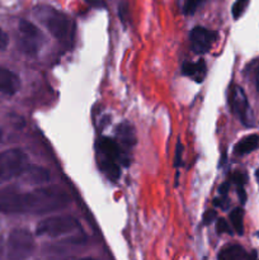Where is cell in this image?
Segmentation results:
<instances>
[{"mask_svg":"<svg viewBox=\"0 0 259 260\" xmlns=\"http://www.w3.org/2000/svg\"><path fill=\"white\" fill-rule=\"evenodd\" d=\"M69 203V196L56 187L27 193L0 189V212L3 213H47L62 210Z\"/></svg>","mask_w":259,"mask_h":260,"instance_id":"1","label":"cell"},{"mask_svg":"<svg viewBox=\"0 0 259 260\" xmlns=\"http://www.w3.org/2000/svg\"><path fill=\"white\" fill-rule=\"evenodd\" d=\"M37 13L56 40L63 43H68L71 40L74 25L68 15L50 7L38 8Z\"/></svg>","mask_w":259,"mask_h":260,"instance_id":"2","label":"cell"},{"mask_svg":"<svg viewBox=\"0 0 259 260\" xmlns=\"http://www.w3.org/2000/svg\"><path fill=\"white\" fill-rule=\"evenodd\" d=\"M35 239L29 231L17 229L8 239V260H27L35 251Z\"/></svg>","mask_w":259,"mask_h":260,"instance_id":"3","label":"cell"},{"mask_svg":"<svg viewBox=\"0 0 259 260\" xmlns=\"http://www.w3.org/2000/svg\"><path fill=\"white\" fill-rule=\"evenodd\" d=\"M28 168V156L18 149L0 152V182L22 175Z\"/></svg>","mask_w":259,"mask_h":260,"instance_id":"4","label":"cell"},{"mask_svg":"<svg viewBox=\"0 0 259 260\" xmlns=\"http://www.w3.org/2000/svg\"><path fill=\"white\" fill-rule=\"evenodd\" d=\"M79 228L76 218L71 216H52V217L45 218L37 225L38 236H48V238H58V236L66 235Z\"/></svg>","mask_w":259,"mask_h":260,"instance_id":"5","label":"cell"},{"mask_svg":"<svg viewBox=\"0 0 259 260\" xmlns=\"http://www.w3.org/2000/svg\"><path fill=\"white\" fill-rule=\"evenodd\" d=\"M230 104L233 111L235 112V114H238L240 121L245 126H253V117H251L250 106H249V102L245 93H244V90L240 86H234V89L231 90Z\"/></svg>","mask_w":259,"mask_h":260,"instance_id":"6","label":"cell"},{"mask_svg":"<svg viewBox=\"0 0 259 260\" xmlns=\"http://www.w3.org/2000/svg\"><path fill=\"white\" fill-rule=\"evenodd\" d=\"M190 45H192V50L196 53H203L208 52L210 48L212 47L213 43L217 40V33L215 30L207 29L205 27H195L189 33Z\"/></svg>","mask_w":259,"mask_h":260,"instance_id":"7","label":"cell"},{"mask_svg":"<svg viewBox=\"0 0 259 260\" xmlns=\"http://www.w3.org/2000/svg\"><path fill=\"white\" fill-rule=\"evenodd\" d=\"M99 151H101L103 159L112 160V161L119 162V164L128 165L126 155L123 154V150L121 149L119 144L109 137H102L98 144Z\"/></svg>","mask_w":259,"mask_h":260,"instance_id":"8","label":"cell"},{"mask_svg":"<svg viewBox=\"0 0 259 260\" xmlns=\"http://www.w3.org/2000/svg\"><path fill=\"white\" fill-rule=\"evenodd\" d=\"M20 88V80L13 71L0 66V93L14 95Z\"/></svg>","mask_w":259,"mask_h":260,"instance_id":"9","label":"cell"},{"mask_svg":"<svg viewBox=\"0 0 259 260\" xmlns=\"http://www.w3.org/2000/svg\"><path fill=\"white\" fill-rule=\"evenodd\" d=\"M19 30L23 36V48H24L27 52H30V51H35V46H32V41H35L36 38L40 36V30L38 28L33 24L29 20L22 19L19 22Z\"/></svg>","mask_w":259,"mask_h":260,"instance_id":"10","label":"cell"},{"mask_svg":"<svg viewBox=\"0 0 259 260\" xmlns=\"http://www.w3.org/2000/svg\"><path fill=\"white\" fill-rule=\"evenodd\" d=\"M183 74L185 76L195 79L197 83H201L205 79L206 73H207V66L203 60H198L197 62H185L182 68Z\"/></svg>","mask_w":259,"mask_h":260,"instance_id":"11","label":"cell"},{"mask_svg":"<svg viewBox=\"0 0 259 260\" xmlns=\"http://www.w3.org/2000/svg\"><path fill=\"white\" fill-rule=\"evenodd\" d=\"M218 260H255V255L250 258L240 245H230L220 251Z\"/></svg>","mask_w":259,"mask_h":260,"instance_id":"12","label":"cell"},{"mask_svg":"<svg viewBox=\"0 0 259 260\" xmlns=\"http://www.w3.org/2000/svg\"><path fill=\"white\" fill-rule=\"evenodd\" d=\"M259 144V136L256 135H250V136L244 137L241 141H239L238 144L235 145V151L236 155H246L249 152H251L253 150L256 149Z\"/></svg>","mask_w":259,"mask_h":260,"instance_id":"13","label":"cell"},{"mask_svg":"<svg viewBox=\"0 0 259 260\" xmlns=\"http://www.w3.org/2000/svg\"><path fill=\"white\" fill-rule=\"evenodd\" d=\"M117 135H118L119 144L124 145L126 147L134 146L135 142H136L134 127L128 123L119 124L118 128H117Z\"/></svg>","mask_w":259,"mask_h":260,"instance_id":"14","label":"cell"},{"mask_svg":"<svg viewBox=\"0 0 259 260\" xmlns=\"http://www.w3.org/2000/svg\"><path fill=\"white\" fill-rule=\"evenodd\" d=\"M101 169L109 179L116 180L118 179L119 175H121V170H119V165L118 162L112 161V160H107V159H102L101 161Z\"/></svg>","mask_w":259,"mask_h":260,"instance_id":"15","label":"cell"},{"mask_svg":"<svg viewBox=\"0 0 259 260\" xmlns=\"http://www.w3.org/2000/svg\"><path fill=\"white\" fill-rule=\"evenodd\" d=\"M244 212L241 208H235L234 211H231L230 213V221L231 225H233L234 230L239 234V235H243L244 234Z\"/></svg>","mask_w":259,"mask_h":260,"instance_id":"16","label":"cell"},{"mask_svg":"<svg viewBox=\"0 0 259 260\" xmlns=\"http://www.w3.org/2000/svg\"><path fill=\"white\" fill-rule=\"evenodd\" d=\"M23 174H27L33 182H46L50 178V174L45 169L37 167H28Z\"/></svg>","mask_w":259,"mask_h":260,"instance_id":"17","label":"cell"},{"mask_svg":"<svg viewBox=\"0 0 259 260\" xmlns=\"http://www.w3.org/2000/svg\"><path fill=\"white\" fill-rule=\"evenodd\" d=\"M246 4H248V0H236V3L233 7V15L234 18H239L244 13Z\"/></svg>","mask_w":259,"mask_h":260,"instance_id":"18","label":"cell"},{"mask_svg":"<svg viewBox=\"0 0 259 260\" xmlns=\"http://www.w3.org/2000/svg\"><path fill=\"white\" fill-rule=\"evenodd\" d=\"M203 0H185L184 4V13L185 14H193L197 9L198 5L202 3Z\"/></svg>","mask_w":259,"mask_h":260,"instance_id":"19","label":"cell"},{"mask_svg":"<svg viewBox=\"0 0 259 260\" xmlns=\"http://www.w3.org/2000/svg\"><path fill=\"white\" fill-rule=\"evenodd\" d=\"M216 231H217L218 234H231L233 233V231H231V228L229 226L228 221L223 220V218L217 220V222H216Z\"/></svg>","mask_w":259,"mask_h":260,"instance_id":"20","label":"cell"},{"mask_svg":"<svg viewBox=\"0 0 259 260\" xmlns=\"http://www.w3.org/2000/svg\"><path fill=\"white\" fill-rule=\"evenodd\" d=\"M215 218H216V211L213 210L206 211L205 215H203V223H205V225H210L212 221H215Z\"/></svg>","mask_w":259,"mask_h":260,"instance_id":"21","label":"cell"},{"mask_svg":"<svg viewBox=\"0 0 259 260\" xmlns=\"http://www.w3.org/2000/svg\"><path fill=\"white\" fill-rule=\"evenodd\" d=\"M182 154H183L182 144H180V142H178V144H177V151H175V161H174L175 167H179V165L182 164Z\"/></svg>","mask_w":259,"mask_h":260,"instance_id":"22","label":"cell"},{"mask_svg":"<svg viewBox=\"0 0 259 260\" xmlns=\"http://www.w3.org/2000/svg\"><path fill=\"white\" fill-rule=\"evenodd\" d=\"M8 43H9V38H8V35L4 32V30L0 28V51L5 50L8 46Z\"/></svg>","mask_w":259,"mask_h":260,"instance_id":"23","label":"cell"},{"mask_svg":"<svg viewBox=\"0 0 259 260\" xmlns=\"http://www.w3.org/2000/svg\"><path fill=\"white\" fill-rule=\"evenodd\" d=\"M85 2L88 3L89 5H91V7H95V8H99L103 5L102 0H85Z\"/></svg>","mask_w":259,"mask_h":260,"instance_id":"24","label":"cell"},{"mask_svg":"<svg viewBox=\"0 0 259 260\" xmlns=\"http://www.w3.org/2000/svg\"><path fill=\"white\" fill-rule=\"evenodd\" d=\"M229 187H230V184H229V183H223V184L220 187V194L226 196V193H228V190H229Z\"/></svg>","mask_w":259,"mask_h":260,"instance_id":"25","label":"cell"},{"mask_svg":"<svg viewBox=\"0 0 259 260\" xmlns=\"http://www.w3.org/2000/svg\"><path fill=\"white\" fill-rule=\"evenodd\" d=\"M2 254H3V239L0 238V258H2Z\"/></svg>","mask_w":259,"mask_h":260,"instance_id":"26","label":"cell"},{"mask_svg":"<svg viewBox=\"0 0 259 260\" xmlns=\"http://www.w3.org/2000/svg\"><path fill=\"white\" fill-rule=\"evenodd\" d=\"M2 140H3V129L0 128V142H2Z\"/></svg>","mask_w":259,"mask_h":260,"instance_id":"27","label":"cell"},{"mask_svg":"<svg viewBox=\"0 0 259 260\" xmlns=\"http://www.w3.org/2000/svg\"><path fill=\"white\" fill-rule=\"evenodd\" d=\"M80 260H95V259H90V258H84V259H80Z\"/></svg>","mask_w":259,"mask_h":260,"instance_id":"28","label":"cell"}]
</instances>
